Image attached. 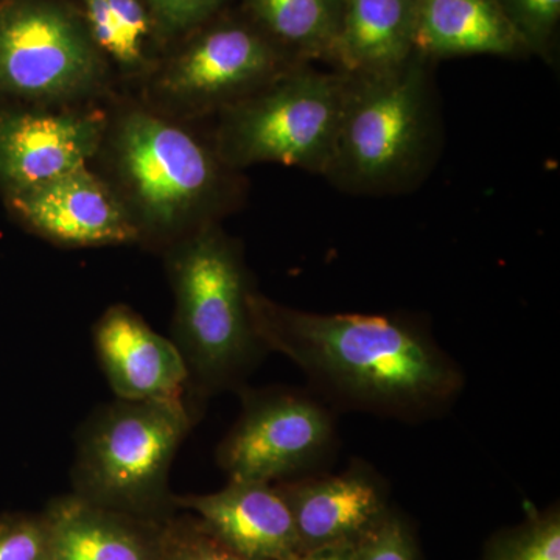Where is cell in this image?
Wrapping results in <instances>:
<instances>
[{"label": "cell", "mask_w": 560, "mask_h": 560, "mask_svg": "<svg viewBox=\"0 0 560 560\" xmlns=\"http://www.w3.org/2000/svg\"><path fill=\"white\" fill-rule=\"evenodd\" d=\"M249 313L267 352L287 357L341 407L419 422L448 410L466 385L458 363L408 320L298 311L254 290Z\"/></svg>", "instance_id": "cell-1"}, {"label": "cell", "mask_w": 560, "mask_h": 560, "mask_svg": "<svg viewBox=\"0 0 560 560\" xmlns=\"http://www.w3.org/2000/svg\"><path fill=\"white\" fill-rule=\"evenodd\" d=\"M165 260L175 296L172 341L186 364V404L198 418L210 397L242 389L267 349L250 320L241 249L215 223L173 243Z\"/></svg>", "instance_id": "cell-2"}, {"label": "cell", "mask_w": 560, "mask_h": 560, "mask_svg": "<svg viewBox=\"0 0 560 560\" xmlns=\"http://www.w3.org/2000/svg\"><path fill=\"white\" fill-rule=\"evenodd\" d=\"M197 422L184 399H116L81 427L72 493L153 521L175 515L168 478L180 444Z\"/></svg>", "instance_id": "cell-3"}, {"label": "cell", "mask_w": 560, "mask_h": 560, "mask_svg": "<svg viewBox=\"0 0 560 560\" xmlns=\"http://www.w3.org/2000/svg\"><path fill=\"white\" fill-rule=\"evenodd\" d=\"M114 187L130 210L140 241L165 248L210 223L223 191V167L215 151L179 125L132 109L110 136Z\"/></svg>", "instance_id": "cell-4"}, {"label": "cell", "mask_w": 560, "mask_h": 560, "mask_svg": "<svg viewBox=\"0 0 560 560\" xmlns=\"http://www.w3.org/2000/svg\"><path fill=\"white\" fill-rule=\"evenodd\" d=\"M429 62L349 77L326 175L352 191H393L422 172L434 136Z\"/></svg>", "instance_id": "cell-5"}, {"label": "cell", "mask_w": 560, "mask_h": 560, "mask_svg": "<svg viewBox=\"0 0 560 560\" xmlns=\"http://www.w3.org/2000/svg\"><path fill=\"white\" fill-rule=\"evenodd\" d=\"M349 77L298 65L223 109L217 156L224 167L282 164L326 175Z\"/></svg>", "instance_id": "cell-6"}, {"label": "cell", "mask_w": 560, "mask_h": 560, "mask_svg": "<svg viewBox=\"0 0 560 560\" xmlns=\"http://www.w3.org/2000/svg\"><path fill=\"white\" fill-rule=\"evenodd\" d=\"M103 75L83 14L57 0L0 3V94L57 105L91 94Z\"/></svg>", "instance_id": "cell-7"}, {"label": "cell", "mask_w": 560, "mask_h": 560, "mask_svg": "<svg viewBox=\"0 0 560 560\" xmlns=\"http://www.w3.org/2000/svg\"><path fill=\"white\" fill-rule=\"evenodd\" d=\"M241 390V416L217 448L228 480H296L330 458L337 423L320 401L294 389Z\"/></svg>", "instance_id": "cell-8"}, {"label": "cell", "mask_w": 560, "mask_h": 560, "mask_svg": "<svg viewBox=\"0 0 560 560\" xmlns=\"http://www.w3.org/2000/svg\"><path fill=\"white\" fill-rule=\"evenodd\" d=\"M197 32L158 79V94L176 108L224 109L301 65L249 20L217 21Z\"/></svg>", "instance_id": "cell-9"}, {"label": "cell", "mask_w": 560, "mask_h": 560, "mask_svg": "<svg viewBox=\"0 0 560 560\" xmlns=\"http://www.w3.org/2000/svg\"><path fill=\"white\" fill-rule=\"evenodd\" d=\"M28 230L69 248L140 242L138 226L120 195L90 167L77 168L5 197Z\"/></svg>", "instance_id": "cell-10"}, {"label": "cell", "mask_w": 560, "mask_h": 560, "mask_svg": "<svg viewBox=\"0 0 560 560\" xmlns=\"http://www.w3.org/2000/svg\"><path fill=\"white\" fill-rule=\"evenodd\" d=\"M276 488L293 517L300 552L357 545L390 510L388 486L363 460L340 474L307 475Z\"/></svg>", "instance_id": "cell-11"}, {"label": "cell", "mask_w": 560, "mask_h": 560, "mask_svg": "<svg viewBox=\"0 0 560 560\" xmlns=\"http://www.w3.org/2000/svg\"><path fill=\"white\" fill-rule=\"evenodd\" d=\"M106 135L108 124L101 113L0 110L3 197L88 167Z\"/></svg>", "instance_id": "cell-12"}, {"label": "cell", "mask_w": 560, "mask_h": 560, "mask_svg": "<svg viewBox=\"0 0 560 560\" xmlns=\"http://www.w3.org/2000/svg\"><path fill=\"white\" fill-rule=\"evenodd\" d=\"M94 346L116 399L186 400L187 370L172 338L151 329L125 304L106 308L94 327Z\"/></svg>", "instance_id": "cell-13"}, {"label": "cell", "mask_w": 560, "mask_h": 560, "mask_svg": "<svg viewBox=\"0 0 560 560\" xmlns=\"http://www.w3.org/2000/svg\"><path fill=\"white\" fill-rule=\"evenodd\" d=\"M224 547L250 560H289L300 552L293 517L271 482L228 481L219 492L175 495Z\"/></svg>", "instance_id": "cell-14"}, {"label": "cell", "mask_w": 560, "mask_h": 560, "mask_svg": "<svg viewBox=\"0 0 560 560\" xmlns=\"http://www.w3.org/2000/svg\"><path fill=\"white\" fill-rule=\"evenodd\" d=\"M43 514L55 560H161L168 521L110 510L72 492L51 500Z\"/></svg>", "instance_id": "cell-15"}, {"label": "cell", "mask_w": 560, "mask_h": 560, "mask_svg": "<svg viewBox=\"0 0 560 560\" xmlns=\"http://www.w3.org/2000/svg\"><path fill=\"white\" fill-rule=\"evenodd\" d=\"M418 0H342L329 65L350 77L388 72L416 54Z\"/></svg>", "instance_id": "cell-16"}, {"label": "cell", "mask_w": 560, "mask_h": 560, "mask_svg": "<svg viewBox=\"0 0 560 560\" xmlns=\"http://www.w3.org/2000/svg\"><path fill=\"white\" fill-rule=\"evenodd\" d=\"M415 49L427 60L525 50L497 0H418Z\"/></svg>", "instance_id": "cell-17"}, {"label": "cell", "mask_w": 560, "mask_h": 560, "mask_svg": "<svg viewBox=\"0 0 560 560\" xmlns=\"http://www.w3.org/2000/svg\"><path fill=\"white\" fill-rule=\"evenodd\" d=\"M248 20L301 65L330 62L342 0H243Z\"/></svg>", "instance_id": "cell-18"}, {"label": "cell", "mask_w": 560, "mask_h": 560, "mask_svg": "<svg viewBox=\"0 0 560 560\" xmlns=\"http://www.w3.org/2000/svg\"><path fill=\"white\" fill-rule=\"evenodd\" d=\"M481 560H560L558 504L533 511L518 525L497 533Z\"/></svg>", "instance_id": "cell-19"}, {"label": "cell", "mask_w": 560, "mask_h": 560, "mask_svg": "<svg viewBox=\"0 0 560 560\" xmlns=\"http://www.w3.org/2000/svg\"><path fill=\"white\" fill-rule=\"evenodd\" d=\"M525 50L550 57L558 35L560 0H497Z\"/></svg>", "instance_id": "cell-20"}, {"label": "cell", "mask_w": 560, "mask_h": 560, "mask_svg": "<svg viewBox=\"0 0 560 560\" xmlns=\"http://www.w3.org/2000/svg\"><path fill=\"white\" fill-rule=\"evenodd\" d=\"M161 560H250L224 547L195 515H173L165 528Z\"/></svg>", "instance_id": "cell-21"}, {"label": "cell", "mask_w": 560, "mask_h": 560, "mask_svg": "<svg viewBox=\"0 0 560 560\" xmlns=\"http://www.w3.org/2000/svg\"><path fill=\"white\" fill-rule=\"evenodd\" d=\"M0 560H55L44 514L0 517Z\"/></svg>", "instance_id": "cell-22"}, {"label": "cell", "mask_w": 560, "mask_h": 560, "mask_svg": "<svg viewBox=\"0 0 560 560\" xmlns=\"http://www.w3.org/2000/svg\"><path fill=\"white\" fill-rule=\"evenodd\" d=\"M353 560H422L404 515L390 508L385 518L355 545Z\"/></svg>", "instance_id": "cell-23"}, {"label": "cell", "mask_w": 560, "mask_h": 560, "mask_svg": "<svg viewBox=\"0 0 560 560\" xmlns=\"http://www.w3.org/2000/svg\"><path fill=\"white\" fill-rule=\"evenodd\" d=\"M154 27L165 36L195 32L212 21L226 0H147Z\"/></svg>", "instance_id": "cell-24"}, {"label": "cell", "mask_w": 560, "mask_h": 560, "mask_svg": "<svg viewBox=\"0 0 560 560\" xmlns=\"http://www.w3.org/2000/svg\"><path fill=\"white\" fill-rule=\"evenodd\" d=\"M355 545H340V547L323 548V550L298 552L289 560H353Z\"/></svg>", "instance_id": "cell-25"}]
</instances>
